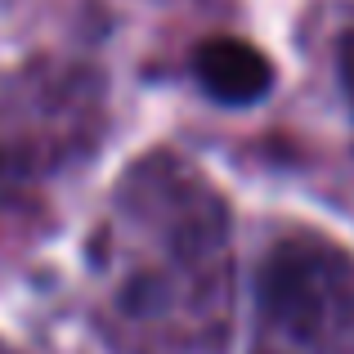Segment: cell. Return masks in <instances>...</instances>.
Here are the masks:
<instances>
[{
	"instance_id": "3957f363",
	"label": "cell",
	"mask_w": 354,
	"mask_h": 354,
	"mask_svg": "<svg viewBox=\"0 0 354 354\" xmlns=\"http://www.w3.org/2000/svg\"><path fill=\"white\" fill-rule=\"evenodd\" d=\"M251 354H354V251L287 225L256 260Z\"/></svg>"
},
{
	"instance_id": "277c9868",
	"label": "cell",
	"mask_w": 354,
	"mask_h": 354,
	"mask_svg": "<svg viewBox=\"0 0 354 354\" xmlns=\"http://www.w3.org/2000/svg\"><path fill=\"white\" fill-rule=\"evenodd\" d=\"M189 72L198 90L220 108H256L278 86V68L256 41L242 36H207L193 45Z\"/></svg>"
},
{
	"instance_id": "7a4b0ae2",
	"label": "cell",
	"mask_w": 354,
	"mask_h": 354,
	"mask_svg": "<svg viewBox=\"0 0 354 354\" xmlns=\"http://www.w3.org/2000/svg\"><path fill=\"white\" fill-rule=\"evenodd\" d=\"M108 77L81 54H32L0 72V202H32L81 171L108 135Z\"/></svg>"
},
{
	"instance_id": "6da1fadb",
	"label": "cell",
	"mask_w": 354,
	"mask_h": 354,
	"mask_svg": "<svg viewBox=\"0 0 354 354\" xmlns=\"http://www.w3.org/2000/svg\"><path fill=\"white\" fill-rule=\"evenodd\" d=\"M90 269L126 354H225L234 337V211L202 166L153 148L121 171Z\"/></svg>"
},
{
	"instance_id": "5b68a950",
	"label": "cell",
	"mask_w": 354,
	"mask_h": 354,
	"mask_svg": "<svg viewBox=\"0 0 354 354\" xmlns=\"http://www.w3.org/2000/svg\"><path fill=\"white\" fill-rule=\"evenodd\" d=\"M332 72H337V86L346 95L350 113H354V9L337 23V32H332Z\"/></svg>"
},
{
	"instance_id": "8992f818",
	"label": "cell",
	"mask_w": 354,
	"mask_h": 354,
	"mask_svg": "<svg viewBox=\"0 0 354 354\" xmlns=\"http://www.w3.org/2000/svg\"><path fill=\"white\" fill-rule=\"evenodd\" d=\"M0 354H5V350H0Z\"/></svg>"
}]
</instances>
